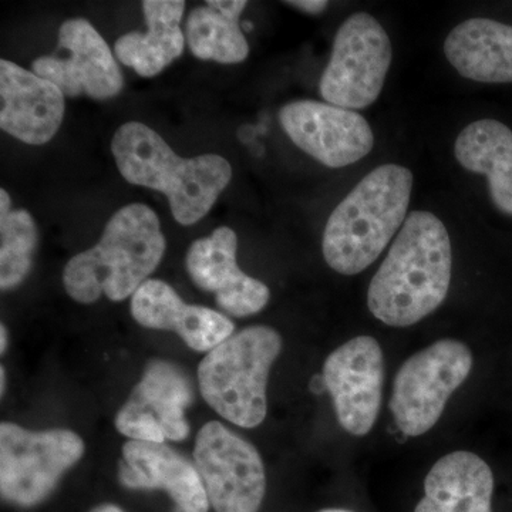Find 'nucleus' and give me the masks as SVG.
I'll use <instances>...</instances> for the list:
<instances>
[{
    "mask_svg": "<svg viewBox=\"0 0 512 512\" xmlns=\"http://www.w3.org/2000/svg\"><path fill=\"white\" fill-rule=\"evenodd\" d=\"M392 59V42L383 26L369 13H355L336 32L320 94L332 106L366 109L379 99Z\"/></svg>",
    "mask_w": 512,
    "mask_h": 512,
    "instance_id": "nucleus-8",
    "label": "nucleus"
},
{
    "mask_svg": "<svg viewBox=\"0 0 512 512\" xmlns=\"http://www.w3.org/2000/svg\"><path fill=\"white\" fill-rule=\"evenodd\" d=\"M0 376H2V384H0V386H2V394L5 393V367H2V369H0Z\"/></svg>",
    "mask_w": 512,
    "mask_h": 512,
    "instance_id": "nucleus-27",
    "label": "nucleus"
},
{
    "mask_svg": "<svg viewBox=\"0 0 512 512\" xmlns=\"http://www.w3.org/2000/svg\"><path fill=\"white\" fill-rule=\"evenodd\" d=\"M0 100V127L23 143H49L62 126V90L9 60L0 62Z\"/></svg>",
    "mask_w": 512,
    "mask_h": 512,
    "instance_id": "nucleus-15",
    "label": "nucleus"
},
{
    "mask_svg": "<svg viewBox=\"0 0 512 512\" xmlns=\"http://www.w3.org/2000/svg\"><path fill=\"white\" fill-rule=\"evenodd\" d=\"M119 478L131 490H163L175 512H208L210 500L195 464L173 448L148 441H127L123 446Z\"/></svg>",
    "mask_w": 512,
    "mask_h": 512,
    "instance_id": "nucleus-16",
    "label": "nucleus"
},
{
    "mask_svg": "<svg viewBox=\"0 0 512 512\" xmlns=\"http://www.w3.org/2000/svg\"><path fill=\"white\" fill-rule=\"evenodd\" d=\"M319 512H352V511L339 510V508H330V510H322V511H319Z\"/></svg>",
    "mask_w": 512,
    "mask_h": 512,
    "instance_id": "nucleus-28",
    "label": "nucleus"
},
{
    "mask_svg": "<svg viewBox=\"0 0 512 512\" xmlns=\"http://www.w3.org/2000/svg\"><path fill=\"white\" fill-rule=\"evenodd\" d=\"M165 238L156 212L134 202L111 217L93 248L67 262L63 284L70 298L84 305L101 295L120 302L133 296L156 271Z\"/></svg>",
    "mask_w": 512,
    "mask_h": 512,
    "instance_id": "nucleus-4",
    "label": "nucleus"
},
{
    "mask_svg": "<svg viewBox=\"0 0 512 512\" xmlns=\"http://www.w3.org/2000/svg\"><path fill=\"white\" fill-rule=\"evenodd\" d=\"M247 6L245 0H211L192 10L185 28L192 55L224 64L244 62L249 46L239 16Z\"/></svg>",
    "mask_w": 512,
    "mask_h": 512,
    "instance_id": "nucleus-22",
    "label": "nucleus"
},
{
    "mask_svg": "<svg viewBox=\"0 0 512 512\" xmlns=\"http://www.w3.org/2000/svg\"><path fill=\"white\" fill-rule=\"evenodd\" d=\"M90 512H124L121 508L117 507V505L113 504H103L99 505V507L93 508Z\"/></svg>",
    "mask_w": 512,
    "mask_h": 512,
    "instance_id": "nucleus-25",
    "label": "nucleus"
},
{
    "mask_svg": "<svg viewBox=\"0 0 512 512\" xmlns=\"http://www.w3.org/2000/svg\"><path fill=\"white\" fill-rule=\"evenodd\" d=\"M444 55L464 79L512 83V26L487 18L464 20L448 33Z\"/></svg>",
    "mask_w": 512,
    "mask_h": 512,
    "instance_id": "nucleus-19",
    "label": "nucleus"
},
{
    "mask_svg": "<svg viewBox=\"0 0 512 512\" xmlns=\"http://www.w3.org/2000/svg\"><path fill=\"white\" fill-rule=\"evenodd\" d=\"M111 153L124 180L163 192L174 220L185 227L211 211L232 178L231 164L224 157H180L157 131L138 121L116 131Z\"/></svg>",
    "mask_w": 512,
    "mask_h": 512,
    "instance_id": "nucleus-2",
    "label": "nucleus"
},
{
    "mask_svg": "<svg viewBox=\"0 0 512 512\" xmlns=\"http://www.w3.org/2000/svg\"><path fill=\"white\" fill-rule=\"evenodd\" d=\"M279 123L295 146L329 168L355 164L375 146L362 114L329 103L292 101L279 111Z\"/></svg>",
    "mask_w": 512,
    "mask_h": 512,
    "instance_id": "nucleus-13",
    "label": "nucleus"
},
{
    "mask_svg": "<svg viewBox=\"0 0 512 512\" xmlns=\"http://www.w3.org/2000/svg\"><path fill=\"white\" fill-rule=\"evenodd\" d=\"M194 463L215 512H258L264 501V461L247 440L220 421L198 431Z\"/></svg>",
    "mask_w": 512,
    "mask_h": 512,
    "instance_id": "nucleus-9",
    "label": "nucleus"
},
{
    "mask_svg": "<svg viewBox=\"0 0 512 512\" xmlns=\"http://www.w3.org/2000/svg\"><path fill=\"white\" fill-rule=\"evenodd\" d=\"M286 5L301 9L309 15H320L328 9L329 2H325V0H292V2H286Z\"/></svg>",
    "mask_w": 512,
    "mask_h": 512,
    "instance_id": "nucleus-24",
    "label": "nucleus"
},
{
    "mask_svg": "<svg viewBox=\"0 0 512 512\" xmlns=\"http://www.w3.org/2000/svg\"><path fill=\"white\" fill-rule=\"evenodd\" d=\"M33 73L55 83L64 96L107 100L123 90V74L106 40L86 19H69L59 30L55 55L32 63Z\"/></svg>",
    "mask_w": 512,
    "mask_h": 512,
    "instance_id": "nucleus-11",
    "label": "nucleus"
},
{
    "mask_svg": "<svg viewBox=\"0 0 512 512\" xmlns=\"http://www.w3.org/2000/svg\"><path fill=\"white\" fill-rule=\"evenodd\" d=\"M282 338L269 326H251L229 336L198 366L202 397L225 420L254 429L265 420L269 372Z\"/></svg>",
    "mask_w": 512,
    "mask_h": 512,
    "instance_id": "nucleus-5",
    "label": "nucleus"
},
{
    "mask_svg": "<svg viewBox=\"0 0 512 512\" xmlns=\"http://www.w3.org/2000/svg\"><path fill=\"white\" fill-rule=\"evenodd\" d=\"M494 474L470 451L440 458L424 480V497L414 512H493Z\"/></svg>",
    "mask_w": 512,
    "mask_h": 512,
    "instance_id": "nucleus-18",
    "label": "nucleus"
},
{
    "mask_svg": "<svg viewBox=\"0 0 512 512\" xmlns=\"http://www.w3.org/2000/svg\"><path fill=\"white\" fill-rule=\"evenodd\" d=\"M451 268L446 225L429 211L412 212L370 282L369 311L384 325H416L446 301Z\"/></svg>",
    "mask_w": 512,
    "mask_h": 512,
    "instance_id": "nucleus-1",
    "label": "nucleus"
},
{
    "mask_svg": "<svg viewBox=\"0 0 512 512\" xmlns=\"http://www.w3.org/2000/svg\"><path fill=\"white\" fill-rule=\"evenodd\" d=\"M471 369L473 355L460 340H437L409 357L397 372L389 403L399 430L417 437L433 429Z\"/></svg>",
    "mask_w": 512,
    "mask_h": 512,
    "instance_id": "nucleus-6",
    "label": "nucleus"
},
{
    "mask_svg": "<svg viewBox=\"0 0 512 512\" xmlns=\"http://www.w3.org/2000/svg\"><path fill=\"white\" fill-rule=\"evenodd\" d=\"M131 315L147 329L170 330L195 352H211L234 333V323L210 308L187 305L170 285L148 279L131 296Z\"/></svg>",
    "mask_w": 512,
    "mask_h": 512,
    "instance_id": "nucleus-17",
    "label": "nucleus"
},
{
    "mask_svg": "<svg viewBox=\"0 0 512 512\" xmlns=\"http://www.w3.org/2000/svg\"><path fill=\"white\" fill-rule=\"evenodd\" d=\"M454 156L464 170L487 177L491 201L512 217V131L493 119L473 121L458 134Z\"/></svg>",
    "mask_w": 512,
    "mask_h": 512,
    "instance_id": "nucleus-21",
    "label": "nucleus"
},
{
    "mask_svg": "<svg viewBox=\"0 0 512 512\" xmlns=\"http://www.w3.org/2000/svg\"><path fill=\"white\" fill-rule=\"evenodd\" d=\"M413 181L409 168L384 164L346 195L323 232V256L333 271L357 275L376 262L407 220Z\"/></svg>",
    "mask_w": 512,
    "mask_h": 512,
    "instance_id": "nucleus-3",
    "label": "nucleus"
},
{
    "mask_svg": "<svg viewBox=\"0 0 512 512\" xmlns=\"http://www.w3.org/2000/svg\"><path fill=\"white\" fill-rule=\"evenodd\" d=\"M84 454L82 437L74 431H32L18 424H0V493L19 507L45 501L60 478Z\"/></svg>",
    "mask_w": 512,
    "mask_h": 512,
    "instance_id": "nucleus-7",
    "label": "nucleus"
},
{
    "mask_svg": "<svg viewBox=\"0 0 512 512\" xmlns=\"http://www.w3.org/2000/svg\"><path fill=\"white\" fill-rule=\"evenodd\" d=\"M237 234L228 227L192 242L185 258L188 275L198 288L214 293L222 311L235 318L255 315L268 305L271 292L237 264Z\"/></svg>",
    "mask_w": 512,
    "mask_h": 512,
    "instance_id": "nucleus-14",
    "label": "nucleus"
},
{
    "mask_svg": "<svg viewBox=\"0 0 512 512\" xmlns=\"http://www.w3.org/2000/svg\"><path fill=\"white\" fill-rule=\"evenodd\" d=\"M39 242L36 222L26 210L0 215V288H16L32 268Z\"/></svg>",
    "mask_w": 512,
    "mask_h": 512,
    "instance_id": "nucleus-23",
    "label": "nucleus"
},
{
    "mask_svg": "<svg viewBox=\"0 0 512 512\" xmlns=\"http://www.w3.org/2000/svg\"><path fill=\"white\" fill-rule=\"evenodd\" d=\"M184 0H146L143 2L147 32L121 36L114 52L121 63L143 77H154L183 55L185 33L180 28Z\"/></svg>",
    "mask_w": 512,
    "mask_h": 512,
    "instance_id": "nucleus-20",
    "label": "nucleus"
},
{
    "mask_svg": "<svg viewBox=\"0 0 512 512\" xmlns=\"http://www.w3.org/2000/svg\"><path fill=\"white\" fill-rule=\"evenodd\" d=\"M0 332H2V336H0V340H2V353H5L6 348H8V332H6L5 325H2Z\"/></svg>",
    "mask_w": 512,
    "mask_h": 512,
    "instance_id": "nucleus-26",
    "label": "nucleus"
},
{
    "mask_svg": "<svg viewBox=\"0 0 512 512\" xmlns=\"http://www.w3.org/2000/svg\"><path fill=\"white\" fill-rule=\"evenodd\" d=\"M194 400L190 379L180 367L151 360L140 383L116 417V429L130 440L165 444L190 434L185 410Z\"/></svg>",
    "mask_w": 512,
    "mask_h": 512,
    "instance_id": "nucleus-12",
    "label": "nucleus"
},
{
    "mask_svg": "<svg viewBox=\"0 0 512 512\" xmlns=\"http://www.w3.org/2000/svg\"><path fill=\"white\" fill-rule=\"evenodd\" d=\"M322 379L342 429L366 436L382 407L384 360L379 342L357 336L339 346L325 360Z\"/></svg>",
    "mask_w": 512,
    "mask_h": 512,
    "instance_id": "nucleus-10",
    "label": "nucleus"
}]
</instances>
